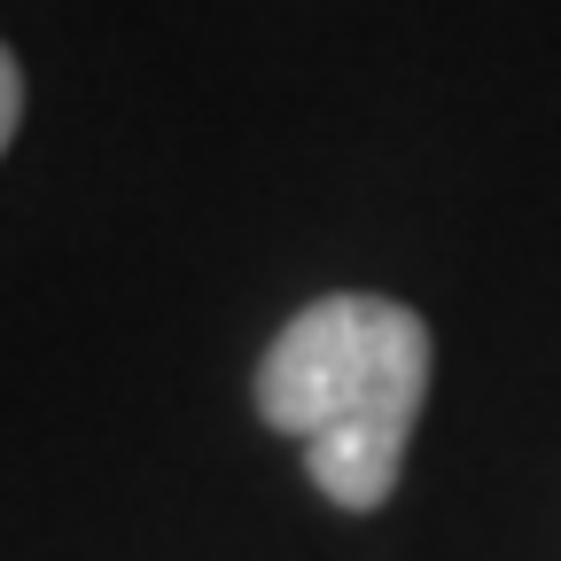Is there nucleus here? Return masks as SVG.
Here are the masks:
<instances>
[{"label":"nucleus","instance_id":"1","mask_svg":"<svg viewBox=\"0 0 561 561\" xmlns=\"http://www.w3.org/2000/svg\"><path fill=\"white\" fill-rule=\"evenodd\" d=\"M430 367L437 343L413 305L335 289L312 297L297 320H280V335L265 343L257 421L305 453L328 507L375 515L398 491L413 421L430 405Z\"/></svg>","mask_w":561,"mask_h":561},{"label":"nucleus","instance_id":"2","mask_svg":"<svg viewBox=\"0 0 561 561\" xmlns=\"http://www.w3.org/2000/svg\"><path fill=\"white\" fill-rule=\"evenodd\" d=\"M16 125H24V62H16L9 39H0V157H9Z\"/></svg>","mask_w":561,"mask_h":561}]
</instances>
